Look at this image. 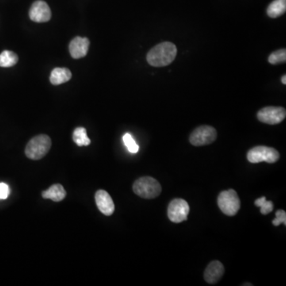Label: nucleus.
<instances>
[{
  "mask_svg": "<svg viewBox=\"0 0 286 286\" xmlns=\"http://www.w3.org/2000/svg\"><path fill=\"white\" fill-rule=\"evenodd\" d=\"M177 47L174 44L165 42L154 46L146 56L147 62L154 67H165L174 61L177 56Z\"/></svg>",
  "mask_w": 286,
  "mask_h": 286,
  "instance_id": "f257e3e1",
  "label": "nucleus"
},
{
  "mask_svg": "<svg viewBox=\"0 0 286 286\" xmlns=\"http://www.w3.org/2000/svg\"><path fill=\"white\" fill-rule=\"evenodd\" d=\"M52 146L50 137L46 135H39L31 138L26 146L25 154L31 160H40L48 154Z\"/></svg>",
  "mask_w": 286,
  "mask_h": 286,
  "instance_id": "f03ea898",
  "label": "nucleus"
},
{
  "mask_svg": "<svg viewBox=\"0 0 286 286\" xmlns=\"http://www.w3.org/2000/svg\"><path fill=\"white\" fill-rule=\"evenodd\" d=\"M133 191L137 196L143 199H154L161 192V186L156 179L151 177H142L133 184Z\"/></svg>",
  "mask_w": 286,
  "mask_h": 286,
  "instance_id": "7ed1b4c3",
  "label": "nucleus"
},
{
  "mask_svg": "<svg viewBox=\"0 0 286 286\" xmlns=\"http://www.w3.org/2000/svg\"><path fill=\"white\" fill-rule=\"evenodd\" d=\"M217 201L219 209L228 216L236 215L240 209V200L234 189L220 192Z\"/></svg>",
  "mask_w": 286,
  "mask_h": 286,
  "instance_id": "20e7f679",
  "label": "nucleus"
},
{
  "mask_svg": "<svg viewBox=\"0 0 286 286\" xmlns=\"http://www.w3.org/2000/svg\"><path fill=\"white\" fill-rule=\"evenodd\" d=\"M280 158L278 151L268 146H255L250 149L247 153V160L253 164L260 162L275 163Z\"/></svg>",
  "mask_w": 286,
  "mask_h": 286,
  "instance_id": "39448f33",
  "label": "nucleus"
},
{
  "mask_svg": "<svg viewBox=\"0 0 286 286\" xmlns=\"http://www.w3.org/2000/svg\"><path fill=\"white\" fill-rule=\"evenodd\" d=\"M217 138V131L211 126H200L192 131L189 142L192 146H202L215 142Z\"/></svg>",
  "mask_w": 286,
  "mask_h": 286,
  "instance_id": "423d86ee",
  "label": "nucleus"
},
{
  "mask_svg": "<svg viewBox=\"0 0 286 286\" xmlns=\"http://www.w3.org/2000/svg\"><path fill=\"white\" fill-rule=\"evenodd\" d=\"M188 213L189 205L183 199H174L168 206V217L173 223H179L186 220Z\"/></svg>",
  "mask_w": 286,
  "mask_h": 286,
  "instance_id": "0eeeda50",
  "label": "nucleus"
},
{
  "mask_svg": "<svg viewBox=\"0 0 286 286\" xmlns=\"http://www.w3.org/2000/svg\"><path fill=\"white\" fill-rule=\"evenodd\" d=\"M286 111L281 107H265L257 112V119L261 123L276 125L285 119Z\"/></svg>",
  "mask_w": 286,
  "mask_h": 286,
  "instance_id": "6e6552de",
  "label": "nucleus"
},
{
  "mask_svg": "<svg viewBox=\"0 0 286 286\" xmlns=\"http://www.w3.org/2000/svg\"><path fill=\"white\" fill-rule=\"evenodd\" d=\"M30 19L35 23H46L51 19V10L48 4L43 0L35 1L29 12Z\"/></svg>",
  "mask_w": 286,
  "mask_h": 286,
  "instance_id": "1a4fd4ad",
  "label": "nucleus"
},
{
  "mask_svg": "<svg viewBox=\"0 0 286 286\" xmlns=\"http://www.w3.org/2000/svg\"><path fill=\"white\" fill-rule=\"evenodd\" d=\"M95 200L97 207L104 215L110 216L114 213L115 204L108 192L103 189L97 191L95 195Z\"/></svg>",
  "mask_w": 286,
  "mask_h": 286,
  "instance_id": "9d476101",
  "label": "nucleus"
},
{
  "mask_svg": "<svg viewBox=\"0 0 286 286\" xmlns=\"http://www.w3.org/2000/svg\"><path fill=\"white\" fill-rule=\"evenodd\" d=\"M90 42L87 38L76 37L69 44V53L72 58L80 59L86 56L89 51Z\"/></svg>",
  "mask_w": 286,
  "mask_h": 286,
  "instance_id": "9b49d317",
  "label": "nucleus"
},
{
  "mask_svg": "<svg viewBox=\"0 0 286 286\" xmlns=\"http://www.w3.org/2000/svg\"><path fill=\"white\" fill-rule=\"evenodd\" d=\"M224 273V267L219 261L210 262L204 271V280L209 284L217 283Z\"/></svg>",
  "mask_w": 286,
  "mask_h": 286,
  "instance_id": "f8f14e48",
  "label": "nucleus"
},
{
  "mask_svg": "<svg viewBox=\"0 0 286 286\" xmlns=\"http://www.w3.org/2000/svg\"><path fill=\"white\" fill-rule=\"evenodd\" d=\"M42 195L44 199H50L54 202H60L66 198V191L62 184H55L50 186L47 190L43 191Z\"/></svg>",
  "mask_w": 286,
  "mask_h": 286,
  "instance_id": "ddd939ff",
  "label": "nucleus"
},
{
  "mask_svg": "<svg viewBox=\"0 0 286 286\" xmlns=\"http://www.w3.org/2000/svg\"><path fill=\"white\" fill-rule=\"evenodd\" d=\"M72 78V73L67 68H55L51 72L50 81L54 85H62Z\"/></svg>",
  "mask_w": 286,
  "mask_h": 286,
  "instance_id": "4468645a",
  "label": "nucleus"
},
{
  "mask_svg": "<svg viewBox=\"0 0 286 286\" xmlns=\"http://www.w3.org/2000/svg\"><path fill=\"white\" fill-rule=\"evenodd\" d=\"M286 0H274L267 8V15L270 18L276 19L285 13Z\"/></svg>",
  "mask_w": 286,
  "mask_h": 286,
  "instance_id": "2eb2a0df",
  "label": "nucleus"
},
{
  "mask_svg": "<svg viewBox=\"0 0 286 286\" xmlns=\"http://www.w3.org/2000/svg\"><path fill=\"white\" fill-rule=\"evenodd\" d=\"M18 61L19 57L16 53L12 51L4 50L0 54V67H12L17 64Z\"/></svg>",
  "mask_w": 286,
  "mask_h": 286,
  "instance_id": "dca6fc26",
  "label": "nucleus"
},
{
  "mask_svg": "<svg viewBox=\"0 0 286 286\" xmlns=\"http://www.w3.org/2000/svg\"><path fill=\"white\" fill-rule=\"evenodd\" d=\"M73 139L78 146H89L91 140L87 135L86 129L84 127H77L73 134Z\"/></svg>",
  "mask_w": 286,
  "mask_h": 286,
  "instance_id": "f3484780",
  "label": "nucleus"
},
{
  "mask_svg": "<svg viewBox=\"0 0 286 286\" xmlns=\"http://www.w3.org/2000/svg\"><path fill=\"white\" fill-rule=\"evenodd\" d=\"M254 204L257 207L261 208V213L265 215L270 213L271 211L273 210V204L272 201H268L265 196L257 199L254 202Z\"/></svg>",
  "mask_w": 286,
  "mask_h": 286,
  "instance_id": "a211bd4d",
  "label": "nucleus"
},
{
  "mask_svg": "<svg viewBox=\"0 0 286 286\" xmlns=\"http://www.w3.org/2000/svg\"><path fill=\"white\" fill-rule=\"evenodd\" d=\"M268 62L271 65H277V64L284 63L286 62V50H276L275 52L272 53L268 58Z\"/></svg>",
  "mask_w": 286,
  "mask_h": 286,
  "instance_id": "6ab92c4d",
  "label": "nucleus"
},
{
  "mask_svg": "<svg viewBox=\"0 0 286 286\" xmlns=\"http://www.w3.org/2000/svg\"><path fill=\"white\" fill-rule=\"evenodd\" d=\"M123 140L124 144L127 146L129 152H131L132 154H136L137 152L139 150V146L137 144L133 137L128 133H127V134L123 135Z\"/></svg>",
  "mask_w": 286,
  "mask_h": 286,
  "instance_id": "aec40b11",
  "label": "nucleus"
},
{
  "mask_svg": "<svg viewBox=\"0 0 286 286\" xmlns=\"http://www.w3.org/2000/svg\"><path fill=\"white\" fill-rule=\"evenodd\" d=\"M276 219H273V223L275 227H277L280 223H284L286 225V212L284 210H278L276 211Z\"/></svg>",
  "mask_w": 286,
  "mask_h": 286,
  "instance_id": "412c9836",
  "label": "nucleus"
},
{
  "mask_svg": "<svg viewBox=\"0 0 286 286\" xmlns=\"http://www.w3.org/2000/svg\"><path fill=\"white\" fill-rule=\"evenodd\" d=\"M10 194V188L5 183H0V200H6Z\"/></svg>",
  "mask_w": 286,
  "mask_h": 286,
  "instance_id": "4be33fe9",
  "label": "nucleus"
},
{
  "mask_svg": "<svg viewBox=\"0 0 286 286\" xmlns=\"http://www.w3.org/2000/svg\"><path fill=\"white\" fill-rule=\"evenodd\" d=\"M281 82H282V84H284V85H286V76L284 75L282 77H281Z\"/></svg>",
  "mask_w": 286,
  "mask_h": 286,
  "instance_id": "5701e85b",
  "label": "nucleus"
},
{
  "mask_svg": "<svg viewBox=\"0 0 286 286\" xmlns=\"http://www.w3.org/2000/svg\"><path fill=\"white\" fill-rule=\"evenodd\" d=\"M243 285H252L251 284H244Z\"/></svg>",
  "mask_w": 286,
  "mask_h": 286,
  "instance_id": "b1692460",
  "label": "nucleus"
}]
</instances>
